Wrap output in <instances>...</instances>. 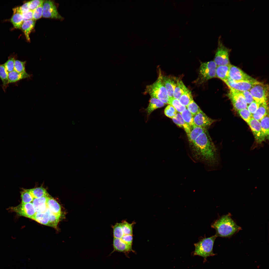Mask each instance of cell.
Masks as SVG:
<instances>
[{"label":"cell","instance_id":"cell-1","mask_svg":"<svg viewBox=\"0 0 269 269\" xmlns=\"http://www.w3.org/2000/svg\"><path fill=\"white\" fill-rule=\"evenodd\" d=\"M193 148L197 158L211 166L219 164L214 145L206 131L201 134L192 143Z\"/></svg>","mask_w":269,"mask_h":269},{"label":"cell","instance_id":"cell-2","mask_svg":"<svg viewBox=\"0 0 269 269\" xmlns=\"http://www.w3.org/2000/svg\"><path fill=\"white\" fill-rule=\"evenodd\" d=\"M211 226L216 230L217 237H230L242 229L232 219L230 213L219 217Z\"/></svg>","mask_w":269,"mask_h":269},{"label":"cell","instance_id":"cell-3","mask_svg":"<svg viewBox=\"0 0 269 269\" xmlns=\"http://www.w3.org/2000/svg\"><path fill=\"white\" fill-rule=\"evenodd\" d=\"M161 71L159 70L158 78L153 84L147 85L145 93L148 94L151 97L157 98L164 104L168 103L169 97L162 80Z\"/></svg>","mask_w":269,"mask_h":269},{"label":"cell","instance_id":"cell-4","mask_svg":"<svg viewBox=\"0 0 269 269\" xmlns=\"http://www.w3.org/2000/svg\"><path fill=\"white\" fill-rule=\"evenodd\" d=\"M217 237L215 235L210 237L203 238L194 244L195 249L194 255L202 256L205 259L208 257L215 255L213 252V247Z\"/></svg>","mask_w":269,"mask_h":269},{"label":"cell","instance_id":"cell-5","mask_svg":"<svg viewBox=\"0 0 269 269\" xmlns=\"http://www.w3.org/2000/svg\"><path fill=\"white\" fill-rule=\"evenodd\" d=\"M249 91L256 102L260 104L267 102L269 94L268 84L257 81Z\"/></svg>","mask_w":269,"mask_h":269},{"label":"cell","instance_id":"cell-6","mask_svg":"<svg viewBox=\"0 0 269 269\" xmlns=\"http://www.w3.org/2000/svg\"><path fill=\"white\" fill-rule=\"evenodd\" d=\"M230 51V49L224 45L220 36L219 37L214 61L217 66L230 64L229 56Z\"/></svg>","mask_w":269,"mask_h":269},{"label":"cell","instance_id":"cell-7","mask_svg":"<svg viewBox=\"0 0 269 269\" xmlns=\"http://www.w3.org/2000/svg\"><path fill=\"white\" fill-rule=\"evenodd\" d=\"M7 209L8 211L13 212L19 216H22L31 219L36 212L32 202L27 203H21L15 206L10 207Z\"/></svg>","mask_w":269,"mask_h":269},{"label":"cell","instance_id":"cell-8","mask_svg":"<svg viewBox=\"0 0 269 269\" xmlns=\"http://www.w3.org/2000/svg\"><path fill=\"white\" fill-rule=\"evenodd\" d=\"M217 67L214 61L202 63L199 69V77L201 80L204 81L216 77Z\"/></svg>","mask_w":269,"mask_h":269},{"label":"cell","instance_id":"cell-9","mask_svg":"<svg viewBox=\"0 0 269 269\" xmlns=\"http://www.w3.org/2000/svg\"><path fill=\"white\" fill-rule=\"evenodd\" d=\"M229 88V90L228 96L235 109L238 111L243 109L247 108V104L241 92L231 88Z\"/></svg>","mask_w":269,"mask_h":269},{"label":"cell","instance_id":"cell-10","mask_svg":"<svg viewBox=\"0 0 269 269\" xmlns=\"http://www.w3.org/2000/svg\"><path fill=\"white\" fill-rule=\"evenodd\" d=\"M42 6V16L43 17L60 19L63 18L59 13L56 6L53 1L44 0Z\"/></svg>","mask_w":269,"mask_h":269},{"label":"cell","instance_id":"cell-11","mask_svg":"<svg viewBox=\"0 0 269 269\" xmlns=\"http://www.w3.org/2000/svg\"><path fill=\"white\" fill-rule=\"evenodd\" d=\"M245 81H236L229 77L224 82L229 88H231L240 91H249L257 82Z\"/></svg>","mask_w":269,"mask_h":269},{"label":"cell","instance_id":"cell-12","mask_svg":"<svg viewBox=\"0 0 269 269\" xmlns=\"http://www.w3.org/2000/svg\"><path fill=\"white\" fill-rule=\"evenodd\" d=\"M229 77L236 81H255L257 80L249 76L238 67L230 64Z\"/></svg>","mask_w":269,"mask_h":269},{"label":"cell","instance_id":"cell-13","mask_svg":"<svg viewBox=\"0 0 269 269\" xmlns=\"http://www.w3.org/2000/svg\"><path fill=\"white\" fill-rule=\"evenodd\" d=\"M247 123L251 128L257 142L260 143L263 142L266 137L262 131L260 121L252 118Z\"/></svg>","mask_w":269,"mask_h":269},{"label":"cell","instance_id":"cell-14","mask_svg":"<svg viewBox=\"0 0 269 269\" xmlns=\"http://www.w3.org/2000/svg\"><path fill=\"white\" fill-rule=\"evenodd\" d=\"M215 121L208 117L201 110L193 116L194 124L206 129Z\"/></svg>","mask_w":269,"mask_h":269},{"label":"cell","instance_id":"cell-15","mask_svg":"<svg viewBox=\"0 0 269 269\" xmlns=\"http://www.w3.org/2000/svg\"><path fill=\"white\" fill-rule=\"evenodd\" d=\"M113 245L114 251L127 254L133 251L132 246L127 244L120 239L114 238Z\"/></svg>","mask_w":269,"mask_h":269},{"label":"cell","instance_id":"cell-16","mask_svg":"<svg viewBox=\"0 0 269 269\" xmlns=\"http://www.w3.org/2000/svg\"><path fill=\"white\" fill-rule=\"evenodd\" d=\"M49 197L47 195L43 197L34 199L32 202L36 213L44 212L47 209V201Z\"/></svg>","mask_w":269,"mask_h":269},{"label":"cell","instance_id":"cell-17","mask_svg":"<svg viewBox=\"0 0 269 269\" xmlns=\"http://www.w3.org/2000/svg\"><path fill=\"white\" fill-rule=\"evenodd\" d=\"M13 14L10 19V21L15 29L21 28L24 22L22 13L19 10L18 7L13 9Z\"/></svg>","mask_w":269,"mask_h":269},{"label":"cell","instance_id":"cell-18","mask_svg":"<svg viewBox=\"0 0 269 269\" xmlns=\"http://www.w3.org/2000/svg\"><path fill=\"white\" fill-rule=\"evenodd\" d=\"M169 76H162V80L169 98L173 97V94L177 79Z\"/></svg>","mask_w":269,"mask_h":269},{"label":"cell","instance_id":"cell-19","mask_svg":"<svg viewBox=\"0 0 269 269\" xmlns=\"http://www.w3.org/2000/svg\"><path fill=\"white\" fill-rule=\"evenodd\" d=\"M36 20L33 19L24 21L21 28L23 32L26 40L28 42L30 41V34L35 27Z\"/></svg>","mask_w":269,"mask_h":269},{"label":"cell","instance_id":"cell-20","mask_svg":"<svg viewBox=\"0 0 269 269\" xmlns=\"http://www.w3.org/2000/svg\"><path fill=\"white\" fill-rule=\"evenodd\" d=\"M31 76L26 72L19 73L14 70L8 73L9 83H15L22 79L29 78Z\"/></svg>","mask_w":269,"mask_h":269},{"label":"cell","instance_id":"cell-21","mask_svg":"<svg viewBox=\"0 0 269 269\" xmlns=\"http://www.w3.org/2000/svg\"><path fill=\"white\" fill-rule=\"evenodd\" d=\"M268 110L267 102L260 104L257 110L254 114H252V117L260 121L268 114Z\"/></svg>","mask_w":269,"mask_h":269},{"label":"cell","instance_id":"cell-22","mask_svg":"<svg viewBox=\"0 0 269 269\" xmlns=\"http://www.w3.org/2000/svg\"><path fill=\"white\" fill-rule=\"evenodd\" d=\"M47 204L48 208L52 212L57 216H61V206L55 199L49 196L47 201Z\"/></svg>","mask_w":269,"mask_h":269},{"label":"cell","instance_id":"cell-23","mask_svg":"<svg viewBox=\"0 0 269 269\" xmlns=\"http://www.w3.org/2000/svg\"><path fill=\"white\" fill-rule=\"evenodd\" d=\"M190 131L187 135L189 141L192 143L199 135L206 131V129L197 126L194 124L190 126Z\"/></svg>","mask_w":269,"mask_h":269},{"label":"cell","instance_id":"cell-24","mask_svg":"<svg viewBox=\"0 0 269 269\" xmlns=\"http://www.w3.org/2000/svg\"><path fill=\"white\" fill-rule=\"evenodd\" d=\"M222 65L217 67L216 76L224 82L229 77V73L230 65Z\"/></svg>","mask_w":269,"mask_h":269},{"label":"cell","instance_id":"cell-25","mask_svg":"<svg viewBox=\"0 0 269 269\" xmlns=\"http://www.w3.org/2000/svg\"><path fill=\"white\" fill-rule=\"evenodd\" d=\"M165 104L160 100L151 97L148 106L146 109L148 115H149L154 110L162 107Z\"/></svg>","mask_w":269,"mask_h":269},{"label":"cell","instance_id":"cell-26","mask_svg":"<svg viewBox=\"0 0 269 269\" xmlns=\"http://www.w3.org/2000/svg\"><path fill=\"white\" fill-rule=\"evenodd\" d=\"M8 72L6 70L4 64H0V79L2 81V87L5 92L9 84L8 78Z\"/></svg>","mask_w":269,"mask_h":269},{"label":"cell","instance_id":"cell-27","mask_svg":"<svg viewBox=\"0 0 269 269\" xmlns=\"http://www.w3.org/2000/svg\"><path fill=\"white\" fill-rule=\"evenodd\" d=\"M187 89L182 80L177 79L174 91L173 97L179 100L181 96Z\"/></svg>","mask_w":269,"mask_h":269},{"label":"cell","instance_id":"cell-28","mask_svg":"<svg viewBox=\"0 0 269 269\" xmlns=\"http://www.w3.org/2000/svg\"><path fill=\"white\" fill-rule=\"evenodd\" d=\"M31 219L41 224L49 226V216L46 211L44 212L36 213Z\"/></svg>","mask_w":269,"mask_h":269},{"label":"cell","instance_id":"cell-29","mask_svg":"<svg viewBox=\"0 0 269 269\" xmlns=\"http://www.w3.org/2000/svg\"><path fill=\"white\" fill-rule=\"evenodd\" d=\"M172 119L177 125L184 128L187 135L189 133L190 130V127L185 122L181 113L177 112L176 116Z\"/></svg>","mask_w":269,"mask_h":269},{"label":"cell","instance_id":"cell-30","mask_svg":"<svg viewBox=\"0 0 269 269\" xmlns=\"http://www.w3.org/2000/svg\"><path fill=\"white\" fill-rule=\"evenodd\" d=\"M179 100L182 104L186 107L193 100L191 91L188 89L181 96Z\"/></svg>","mask_w":269,"mask_h":269},{"label":"cell","instance_id":"cell-31","mask_svg":"<svg viewBox=\"0 0 269 269\" xmlns=\"http://www.w3.org/2000/svg\"><path fill=\"white\" fill-rule=\"evenodd\" d=\"M34 199L41 198L48 195L46 190L42 187H39L28 189Z\"/></svg>","mask_w":269,"mask_h":269},{"label":"cell","instance_id":"cell-32","mask_svg":"<svg viewBox=\"0 0 269 269\" xmlns=\"http://www.w3.org/2000/svg\"><path fill=\"white\" fill-rule=\"evenodd\" d=\"M168 104L173 106L178 112L181 113L186 108V107L182 104L178 99L173 97L169 98Z\"/></svg>","mask_w":269,"mask_h":269},{"label":"cell","instance_id":"cell-33","mask_svg":"<svg viewBox=\"0 0 269 269\" xmlns=\"http://www.w3.org/2000/svg\"><path fill=\"white\" fill-rule=\"evenodd\" d=\"M263 132L265 137H268L269 135V114L264 117L260 121Z\"/></svg>","mask_w":269,"mask_h":269},{"label":"cell","instance_id":"cell-34","mask_svg":"<svg viewBox=\"0 0 269 269\" xmlns=\"http://www.w3.org/2000/svg\"><path fill=\"white\" fill-rule=\"evenodd\" d=\"M48 213L49 218V226L55 228H57V225L59 221L60 216L56 215L47 208L46 211Z\"/></svg>","mask_w":269,"mask_h":269},{"label":"cell","instance_id":"cell-35","mask_svg":"<svg viewBox=\"0 0 269 269\" xmlns=\"http://www.w3.org/2000/svg\"><path fill=\"white\" fill-rule=\"evenodd\" d=\"M21 202L22 203L31 202L34 198L28 189H24L20 192Z\"/></svg>","mask_w":269,"mask_h":269},{"label":"cell","instance_id":"cell-36","mask_svg":"<svg viewBox=\"0 0 269 269\" xmlns=\"http://www.w3.org/2000/svg\"><path fill=\"white\" fill-rule=\"evenodd\" d=\"M122 228L124 235H133V227L135 223L133 222L130 223L126 220H123L121 223Z\"/></svg>","mask_w":269,"mask_h":269},{"label":"cell","instance_id":"cell-37","mask_svg":"<svg viewBox=\"0 0 269 269\" xmlns=\"http://www.w3.org/2000/svg\"><path fill=\"white\" fill-rule=\"evenodd\" d=\"M181 114L185 122L190 127L194 124L193 116L187 108Z\"/></svg>","mask_w":269,"mask_h":269},{"label":"cell","instance_id":"cell-38","mask_svg":"<svg viewBox=\"0 0 269 269\" xmlns=\"http://www.w3.org/2000/svg\"><path fill=\"white\" fill-rule=\"evenodd\" d=\"M16 59V56H10L8 57V60L3 64L8 73L14 70L15 62Z\"/></svg>","mask_w":269,"mask_h":269},{"label":"cell","instance_id":"cell-39","mask_svg":"<svg viewBox=\"0 0 269 269\" xmlns=\"http://www.w3.org/2000/svg\"><path fill=\"white\" fill-rule=\"evenodd\" d=\"M26 61H21L16 59L15 61L14 70L19 73L26 72L25 66Z\"/></svg>","mask_w":269,"mask_h":269},{"label":"cell","instance_id":"cell-40","mask_svg":"<svg viewBox=\"0 0 269 269\" xmlns=\"http://www.w3.org/2000/svg\"><path fill=\"white\" fill-rule=\"evenodd\" d=\"M114 238L121 239L124 235L121 223H116L113 227Z\"/></svg>","mask_w":269,"mask_h":269},{"label":"cell","instance_id":"cell-41","mask_svg":"<svg viewBox=\"0 0 269 269\" xmlns=\"http://www.w3.org/2000/svg\"><path fill=\"white\" fill-rule=\"evenodd\" d=\"M187 109L194 116L201 110V109L193 100L186 107Z\"/></svg>","mask_w":269,"mask_h":269},{"label":"cell","instance_id":"cell-42","mask_svg":"<svg viewBox=\"0 0 269 269\" xmlns=\"http://www.w3.org/2000/svg\"><path fill=\"white\" fill-rule=\"evenodd\" d=\"M177 113L175 108L170 105H168L164 110V113L166 116L172 119L176 116Z\"/></svg>","mask_w":269,"mask_h":269},{"label":"cell","instance_id":"cell-43","mask_svg":"<svg viewBox=\"0 0 269 269\" xmlns=\"http://www.w3.org/2000/svg\"><path fill=\"white\" fill-rule=\"evenodd\" d=\"M238 112L242 118L247 123L252 118V114L247 108L242 109L238 111Z\"/></svg>","mask_w":269,"mask_h":269},{"label":"cell","instance_id":"cell-44","mask_svg":"<svg viewBox=\"0 0 269 269\" xmlns=\"http://www.w3.org/2000/svg\"><path fill=\"white\" fill-rule=\"evenodd\" d=\"M44 1L43 0H33L28 1L30 10L33 11L37 8L43 5Z\"/></svg>","mask_w":269,"mask_h":269},{"label":"cell","instance_id":"cell-45","mask_svg":"<svg viewBox=\"0 0 269 269\" xmlns=\"http://www.w3.org/2000/svg\"><path fill=\"white\" fill-rule=\"evenodd\" d=\"M42 5L35 9L33 12V19L36 20L42 16L43 6Z\"/></svg>","mask_w":269,"mask_h":269},{"label":"cell","instance_id":"cell-46","mask_svg":"<svg viewBox=\"0 0 269 269\" xmlns=\"http://www.w3.org/2000/svg\"><path fill=\"white\" fill-rule=\"evenodd\" d=\"M240 92L243 95L247 104H250L254 101L253 97L249 91Z\"/></svg>","mask_w":269,"mask_h":269},{"label":"cell","instance_id":"cell-47","mask_svg":"<svg viewBox=\"0 0 269 269\" xmlns=\"http://www.w3.org/2000/svg\"><path fill=\"white\" fill-rule=\"evenodd\" d=\"M260 104L255 101H254L247 106V108L251 113L252 114H254L257 110L259 107Z\"/></svg>","mask_w":269,"mask_h":269},{"label":"cell","instance_id":"cell-48","mask_svg":"<svg viewBox=\"0 0 269 269\" xmlns=\"http://www.w3.org/2000/svg\"><path fill=\"white\" fill-rule=\"evenodd\" d=\"M121 239L127 244L132 246L133 239V235H125Z\"/></svg>","mask_w":269,"mask_h":269},{"label":"cell","instance_id":"cell-49","mask_svg":"<svg viewBox=\"0 0 269 269\" xmlns=\"http://www.w3.org/2000/svg\"><path fill=\"white\" fill-rule=\"evenodd\" d=\"M24 21L33 19V11H29L22 14Z\"/></svg>","mask_w":269,"mask_h":269},{"label":"cell","instance_id":"cell-50","mask_svg":"<svg viewBox=\"0 0 269 269\" xmlns=\"http://www.w3.org/2000/svg\"><path fill=\"white\" fill-rule=\"evenodd\" d=\"M18 9L20 12L22 14L26 12L29 10V2H25L22 5L18 7Z\"/></svg>","mask_w":269,"mask_h":269}]
</instances>
